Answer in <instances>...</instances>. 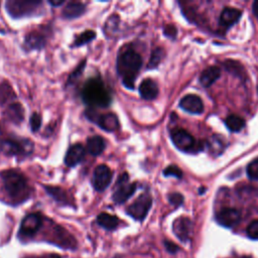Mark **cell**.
<instances>
[{"instance_id": "cell-33", "label": "cell", "mask_w": 258, "mask_h": 258, "mask_svg": "<svg viewBox=\"0 0 258 258\" xmlns=\"http://www.w3.org/2000/svg\"><path fill=\"white\" fill-rule=\"evenodd\" d=\"M247 175L251 179H258V159H254L247 166Z\"/></svg>"}, {"instance_id": "cell-42", "label": "cell", "mask_w": 258, "mask_h": 258, "mask_svg": "<svg viewBox=\"0 0 258 258\" xmlns=\"http://www.w3.org/2000/svg\"><path fill=\"white\" fill-rule=\"evenodd\" d=\"M50 5L52 6H57V5H61L63 3V1H57V2H54V1H49L48 2Z\"/></svg>"}, {"instance_id": "cell-13", "label": "cell", "mask_w": 258, "mask_h": 258, "mask_svg": "<svg viewBox=\"0 0 258 258\" xmlns=\"http://www.w3.org/2000/svg\"><path fill=\"white\" fill-rule=\"evenodd\" d=\"M216 220L221 226L232 228L240 222L241 214L234 208H224L217 213Z\"/></svg>"}, {"instance_id": "cell-30", "label": "cell", "mask_w": 258, "mask_h": 258, "mask_svg": "<svg viewBox=\"0 0 258 258\" xmlns=\"http://www.w3.org/2000/svg\"><path fill=\"white\" fill-rule=\"evenodd\" d=\"M209 146L212 152L216 154H220L225 148V143L222 141L220 136H213L209 141Z\"/></svg>"}, {"instance_id": "cell-41", "label": "cell", "mask_w": 258, "mask_h": 258, "mask_svg": "<svg viewBox=\"0 0 258 258\" xmlns=\"http://www.w3.org/2000/svg\"><path fill=\"white\" fill-rule=\"evenodd\" d=\"M253 12H254L255 16L258 18V0L253 3Z\"/></svg>"}, {"instance_id": "cell-39", "label": "cell", "mask_w": 258, "mask_h": 258, "mask_svg": "<svg viewBox=\"0 0 258 258\" xmlns=\"http://www.w3.org/2000/svg\"><path fill=\"white\" fill-rule=\"evenodd\" d=\"M23 258H60V256L55 253H48V254H41V255H28V256H24Z\"/></svg>"}, {"instance_id": "cell-10", "label": "cell", "mask_w": 258, "mask_h": 258, "mask_svg": "<svg viewBox=\"0 0 258 258\" xmlns=\"http://www.w3.org/2000/svg\"><path fill=\"white\" fill-rule=\"evenodd\" d=\"M43 218L39 213H31L24 217L19 228V237L21 239L33 237L41 228Z\"/></svg>"}, {"instance_id": "cell-34", "label": "cell", "mask_w": 258, "mask_h": 258, "mask_svg": "<svg viewBox=\"0 0 258 258\" xmlns=\"http://www.w3.org/2000/svg\"><path fill=\"white\" fill-rule=\"evenodd\" d=\"M246 233L249 238L258 239V220H254L248 225Z\"/></svg>"}, {"instance_id": "cell-3", "label": "cell", "mask_w": 258, "mask_h": 258, "mask_svg": "<svg viewBox=\"0 0 258 258\" xmlns=\"http://www.w3.org/2000/svg\"><path fill=\"white\" fill-rule=\"evenodd\" d=\"M81 97L84 103L95 108H106L112 102L110 91L100 77L90 78L84 84Z\"/></svg>"}, {"instance_id": "cell-2", "label": "cell", "mask_w": 258, "mask_h": 258, "mask_svg": "<svg viewBox=\"0 0 258 258\" xmlns=\"http://www.w3.org/2000/svg\"><path fill=\"white\" fill-rule=\"evenodd\" d=\"M4 189L14 204L23 203L31 194L25 175L16 169H7L0 173Z\"/></svg>"}, {"instance_id": "cell-31", "label": "cell", "mask_w": 258, "mask_h": 258, "mask_svg": "<svg viewBox=\"0 0 258 258\" xmlns=\"http://www.w3.org/2000/svg\"><path fill=\"white\" fill-rule=\"evenodd\" d=\"M118 24H119V16L118 15H113L111 16L105 25V30H106V34L111 35L112 33L117 32V28H118Z\"/></svg>"}, {"instance_id": "cell-28", "label": "cell", "mask_w": 258, "mask_h": 258, "mask_svg": "<svg viewBox=\"0 0 258 258\" xmlns=\"http://www.w3.org/2000/svg\"><path fill=\"white\" fill-rule=\"evenodd\" d=\"M95 37H96V32L94 30H86L76 37L73 46H81L86 43H89Z\"/></svg>"}, {"instance_id": "cell-6", "label": "cell", "mask_w": 258, "mask_h": 258, "mask_svg": "<svg viewBox=\"0 0 258 258\" xmlns=\"http://www.w3.org/2000/svg\"><path fill=\"white\" fill-rule=\"evenodd\" d=\"M170 137L176 148L183 152L195 153L203 149L201 143L194 136L182 128H174L170 131Z\"/></svg>"}, {"instance_id": "cell-29", "label": "cell", "mask_w": 258, "mask_h": 258, "mask_svg": "<svg viewBox=\"0 0 258 258\" xmlns=\"http://www.w3.org/2000/svg\"><path fill=\"white\" fill-rule=\"evenodd\" d=\"M164 56V51L161 47H156L152 53H151V56H150V59L148 61V66L147 68L148 69H153V68H156L159 62L162 60Z\"/></svg>"}, {"instance_id": "cell-40", "label": "cell", "mask_w": 258, "mask_h": 258, "mask_svg": "<svg viewBox=\"0 0 258 258\" xmlns=\"http://www.w3.org/2000/svg\"><path fill=\"white\" fill-rule=\"evenodd\" d=\"M164 246H165L166 250L169 253H175L176 251L179 250V248L174 243H172L171 241H164Z\"/></svg>"}, {"instance_id": "cell-25", "label": "cell", "mask_w": 258, "mask_h": 258, "mask_svg": "<svg viewBox=\"0 0 258 258\" xmlns=\"http://www.w3.org/2000/svg\"><path fill=\"white\" fill-rule=\"evenodd\" d=\"M97 223L104 229L112 231L115 230L119 225V219L116 216L108 213H101L97 217Z\"/></svg>"}, {"instance_id": "cell-23", "label": "cell", "mask_w": 258, "mask_h": 258, "mask_svg": "<svg viewBox=\"0 0 258 258\" xmlns=\"http://www.w3.org/2000/svg\"><path fill=\"white\" fill-rule=\"evenodd\" d=\"M44 189L58 204H60V205H71L72 201L70 200L69 195L64 189H62L58 186H53V185H45Z\"/></svg>"}, {"instance_id": "cell-15", "label": "cell", "mask_w": 258, "mask_h": 258, "mask_svg": "<svg viewBox=\"0 0 258 258\" xmlns=\"http://www.w3.org/2000/svg\"><path fill=\"white\" fill-rule=\"evenodd\" d=\"M179 106L181 109L191 114H200L204 111L203 101L199 96L192 95V94L184 96L180 100Z\"/></svg>"}, {"instance_id": "cell-36", "label": "cell", "mask_w": 258, "mask_h": 258, "mask_svg": "<svg viewBox=\"0 0 258 258\" xmlns=\"http://www.w3.org/2000/svg\"><path fill=\"white\" fill-rule=\"evenodd\" d=\"M41 126V117L37 113H33L30 117V127L33 132L37 131Z\"/></svg>"}, {"instance_id": "cell-14", "label": "cell", "mask_w": 258, "mask_h": 258, "mask_svg": "<svg viewBox=\"0 0 258 258\" xmlns=\"http://www.w3.org/2000/svg\"><path fill=\"white\" fill-rule=\"evenodd\" d=\"M52 232V242L57 244L59 247L74 249L77 246L75 238L60 226H55Z\"/></svg>"}, {"instance_id": "cell-35", "label": "cell", "mask_w": 258, "mask_h": 258, "mask_svg": "<svg viewBox=\"0 0 258 258\" xmlns=\"http://www.w3.org/2000/svg\"><path fill=\"white\" fill-rule=\"evenodd\" d=\"M86 67V60H83L79 66L78 68L71 74V76L69 77L68 79V84H72L74 82H76L78 80V78L82 75V72L84 70V68Z\"/></svg>"}, {"instance_id": "cell-8", "label": "cell", "mask_w": 258, "mask_h": 258, "mask_svg": "<svg viewBox=\"0 0 258 258\" xmlns=\"http://www.w3.org/2000/svg\"><path fill=\"white\" fill-rule=\"evenodd\" d=\"M136 182H129V175L127 172H123L116 181L115 189L112 196V199L115 204L121 205L125 203L136 190Z\"/></svg>"}, {"instance_id": "cell-16", "label": "cell", "mask_w": 258, "mask_h": 258, "mask_svg": "<svg viewBox=\"0 0 258 258\" xmlns=\"http://www.w3.org/2000/svg\"><path fill=\"white\" fill-rule=\"evenodd\" d=\"M85 154H86V150L81 143L72 145L67 151V154L64 156L66 165L69 167L76 166L84 159Z\"/></svg>"}, {"instance_id": "cell-37", "label": "cell", "mask_w": 258, "mask_h": 258, "mask_svg": "<svg viewBox=\"0 0 258 258\" xmlns=\"http://www.w3.org/2000/svg\"><path fill=\"white\" fill-rule=\"evenodd\" d=\"M168 201L171 205L178 207L183 203V197L178 192H172L168 196Z\"/></svg>"}, {"instance_id": "cell-38", "label": "cell", "mask_w": 258, "mask_h": 258, "mask_svg": "<svg viewBox=\"0 0 258 258\" xmlns=\"http://www.w3.org/2000/svg\"><path fill=\"white\" fill-rule=\"evenodd\" d=\"M163 32L167 37H170V38H174L176 36V28L171 24L166 25L163 28Z\"/></svg>"}, {"instance_id": "cell-5", "label": "cell", "mask_w": 258, "mask_h": 258, "mask_svg": "<svg viewBox=\"0 0 258 258\" xmlns=\"http://www.w3.org/2000/svg\"><path fill=\"white\" fill-rule=\"evenodd\" d=\"M41 1L8 0L5 3V7L7 12L11 15V17L19 18L37 14L41 8Z\"/></svg>"}, {"instance_id": "cell-9", "label": "cell", "mask_w": 258, "mask_h": 258, "mask_svg": "<svg viewBox=\"0 0 258 258\" xmlns=\"http://www.w3.org/2000/svg\"><path fill=\"white\" fill-rule=\"evenodd\" d=\"M152 205V198L149 194H142L126 210L127 214L134 220L142 221L147 216Z\"/></svg>"}, {"instance_id": "cell-12", "label": "cell", "mask_w": 258, "mask_h": 258, "mask_svg": "<svg viewBox=\"0 0 258 258\" xmlns=\"http://www.w3.org/2000/svg\"><path fill=\"white\" fill-rule=\"evenodd\" d=\"M172 230L175 236L182 242L189 241L192 234V223L187 217H179L174 220Z\"/></svg>"}, {"instance_id": "cell-4", "label": "cell", "mask_w": 258, "mask_h": 258, "mask_svg": "<svg viewBox=\"0 0 258 258\" xmlns=\"http://www.w3.org/2000/svg\"><path fill=\"white\" fill-rule=\"evenodd\" d=\"M33 150V143L24 138L4 137L0 138V152L6 155L27 156Z\"/></svg>"}, {"instance_id": "cell-19", "label": "cell", "mask_w": 258, "mask_h": 258, "mask_svg": "<svg viewBox=\"0 0 258 258\" xmlns=\"http://www.w3.org/2000/svg\"><path fill=\"white\" fill-rule=\"evenodd\" d=\"M140 96L145 100H153L158 95V86L152 79H145L139 86Z\"/></svg>"}, {"instance_id": "cell-27", "label": "cell", "mask_w": 258, "mask_h": 258, "mask_svg": "<svg viewBox=\"0 0 258 258\" xmlns=\"http://www.w3.org/2000/svg\"><path fill=\"white\" fill-rule=\"evenodd\" d=\"M225 124L227 126V128L231 131V132H239L240 130H242L245 126V121L243 118H241L240 116L237 115H230L226 118Z\"/></svg>"}, {"instance_id": "cell-7", "label": "cell", "mask_w": 258, "mask_h": 258, "mask_svg": "<svg viewBox=\"0 0 258 258\" xmlns=\"http://www.w3.org/2000/svg\"><path fill=\"white\" fill-rule=\"evenodd\" d=\"M85 115L90 121L96 123L105 131L113 132L120 127L118 117L114 113L100 114L94 109H88L85 111Z\"/></svg>"}, {"instance_id": "cell-21", "label": "cell", "mask_w": 258, "mask_h": 258, "mask_svg": "<svg viewBox=\"0 0 258 258\" xmlns=\"http://www.w3.org/2000/svg\"><path fill=\"white\" fill-rule=\"evenodd\" d=\"M87 148L90 154L93 156H98L105 150L106 142L101 136H91L87 140Z\"/></svg>"}, {"instance_id": "cell-1", "label": "cell", "mask_w": 258, "mask_h": 258, "mask_svg": "<svg viewBox=\"0 0 258 258\" xmlns=\"http://www.w3.org/2000/svg\"><path fill=\"white\" fill-rule=\"evenodd\" d=\"M141 67L142 57L133 48H125L119 53L117 58V72L126 88H134V83Z\"/></svg>"}, {"instance_id": "cell-17", "label": "cell", "mask_w": 258, "mask_h": 258, "mask_svg": "<svg viewBox=\"0 0 258 258\" xmlns=\"http://www.w3.org/2000/svg\"><path fill=\"white\" fill-rule=\"evenodd\" d=\"M5 118L12 122L13 124H20L24 118V110L21 104L19 103H11L7 106L4 112Z\"/></svg>"}, {"instance_id": "cell-26", "label": "cell", "mask_w": 258, "mask_h": 258, "mask_svg": "<svg viewBox=\"0 0 258 258\" xmlns=\"http://www.w3.org/2000/svg\"><path fill=\"white\" fill-rule=\"evenodd\" d=\"M16 96L11 86L7 82H3L0 84V104L6 105L13 100H15ZM11 104V103H10ZM9 105V104H8Z\"/></svg>"}, {"instance_id": "cell-32", "label": "cell", "mask_w": 258, "mask_h": 258, "mask_svg": "<svg viewBox=\"0 0 258 258\" xmlns=\"http://www.w3.org/2000/svg\"><path fill=\"white\" fill-rule=\"evenodd\" d=\"M163 174L165 176H174L176 178H181L182 176V171L180 170L179 167H177L176 165H168L167 167H165V169L163 170Z\"/></svg>"}, {"instance_id": "cell-24", "label": "cell", "mask_w": 258, "mask_h": 258, "mask_svg": "<svg viewBox=\"0 0 258 258\" xmlns=\"http://www.w3.org/2000/svg\"><path fill=\"white\" fill-rule=\"evenodd\" d=\"M24 44L25 47L28 49H39L44 46L45 37L37 31H32L25 36Z\"/></svg>"}, {"instance_id": "cell-22", "label": "cell", "mask_w": 258, "mask_h": 258, "mask_svg": "<svg viewBox=\"0 0 258 258\" xmlns=\"http://www.w3.org/2000/svg\"><path fill=\"white\" fill-rule=\"evenodd\" d=\"M86 10V6L82 2H69L62 10V16L67 19H73L81 16Z\"/></svg>"}, {"instance_id": "cell-20", "label": "cell", "mask_w": 258, "mask_h": 258, "mask_svg": "<svg viewBox=\"0 0 258 258\" xmlns=\"http://www.w3.org/2000/svg\"><path fill=\"white\" fill-rule=\"evenodd\" d=\"M220 75H221V70L218 67L216 66L209 67L202 72L200 76V83L204 87H210L219 79Z\"/></svg>"}, {"instance_id": "cell-18", "label": "cell", "mask_w": 258, "mask_h": 258, "mask_svg": "<svg viewBox=\"0 0 258 258\" xmlns=\"http://www.w3.org/2000/svg\"><path fill=\"white\" fill-rule=\"evenodd\" d=\"M241 15V10L233 7H226L220 15V24L226 28L230 27L240 19Z\"/></svg>"}, {"instance_id": "cell-11", "label": "cell", "mask_w": 258, "mask_h": 258, "mask_svg": "<svg viewBox=\"0 0 258 258\" xmlns=\"http://www.w3.org/2000/svg\"><path fill=\"white\" fill-rule=\"evenodd\" d=\"M113 178L112 170L105 164L98 165L94 171L92 184L94 188L98 191H102L106 189L111 183Z\"/></svg>"}]
</instances>
